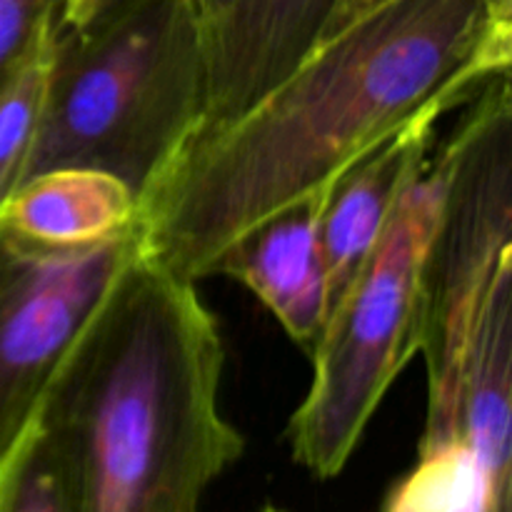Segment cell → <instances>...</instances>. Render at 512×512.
<instances>
[{
	"instance_id": "obj_10",
	"label": "cell",
	"mask_w": 512,
	"mask_h": 512,
	"mask_svg": "<svg viewBox=\"0 0 512 512\" xmlns=\"http://www.w3.org/2000/svg\"><path fill=\"white\" fill-rule=\"evenodd\" d=\"M140 218V200L130 185L95 168L43 170L0 205L5 228L50 248L103 243Z\"/></svg>"
},
{
	"instance_id": "obj_15",
	"label": "cell",
	"mask_w": 512,
	"mask_h": 512,
	"mask_svg": "<svg viewBox=\"0 0 512 512\" xmlns=\"http://www.w3.org/2000/svg\"><path fill=\"white\" fill-rule=\"evenodd\" d=\"M193 3L195 8L200 10V15H203V23H210V20L218 18L220 13H225L235 0H193Z\"/></svg>"
},
{
	"instance_id": "obj_11",
	"label": "cell",
	"mask_w": 512,
	"mask_h": 512,
	"mask_svg": "<svg viewBox=\"0 0 512 512\" xmlns=\"http://www.w3.org/2000/svg\"><path fill=\"white\" fill-rule=\"evenodd\" d=\"M53 23L0 83V205L23 183L43 125L53 58Z\"/></svg>"
},
{
	"instance_id": "obj_9",
	"label": "cell",
	"mask_w": 512,
	"mask_h": 512,
	"mask_svg": "<svg viewBox=\"0 0 512 512\" xmlns=\"http://www.w3.org/2000/svg\"><path fill=\"white\" fill-rule=\"evenodd\" d=\"M445 113L448 110L433 108L415 115L390 138L360 155L330 185L320 220L328 318L388 228L400 195L428 165L435 125Z\"/></svg>"
},
{
	"instance_id": "obj_1",
	"label": "cell",
	"mask_w": 512,
	"mask_h": 512,
	"mask_svg": "<svg viewBox=\"0 0 512 512\" xmlns=\"http://www.w3.org/2000/svg\"><path fill=\"white\" fill-rule=\"evenodd\" d=\"M510 60L512 20L488 0H388L180 150L140 205L148 255L190 283L210 278L253 225L333 183L415 115L468 103Z\"/></svg>"
},
{
	"instance_id": "obj_7",
	"label": "cell",
	"mask_w": 512,
	"mask_h": 512,
	"mask_svg": "<svg viewBox=\"0 0 512 512\" xmlns=\"http://www.w3.org/2000/svg\"><path fill=\"white\" fill-rule=\"evenodd\" d=\"M335 3L235 0L205 23V98L190 140L230 125L288 78L320 43Z\"/></svg>"
},
{
	"instance_id": "obj_5",
	"label": "cell",
	"mask_w": 512,
	"mask_h": 512,
	"mask_svg": "<svg viewBox=\"0 0 512 512\" xmlns=\"http://www.w3.org/2000/svg\"><path fill=\"white\" fill-rule=\"evenodd\" d=\"M443 198L438 153L400 195L388 228L310 353L313 383L290 418L288 443L295 463L315 478L343 473L390 385L418 355L425 268Z\"/></svg>"
},
{
	"instance_id": "obj_13",
	"label": "cell",
	"mask_w": 512,
	"mask_h": 512,
	"mask_svg": "<svg viewBox=\"0 0 512 512\" xmlns=\"http://www.w3.org/2000/svg\"><path fill=\"white\" fill-rule=\"evenodd\" d=\"M60 0H0V83L55 20Z\"/></svg>"
},
{
	"instance_id": "obj_6",
	"label": "cell",
	"mask_w": 512,
	"mask_h": 512,
	"mask_svg": "<svg viewBox=\"0 0 512 512\" xmlns=\"http://www.w3.org/2000/svg\"><path fill=\"white\" fill-rule=\"evenodd\" d=\"M148 253L145 220L83 248H50L0 223V460L120 275Z\"/></svg>"
},
{
	"instance_id": "obj_4",
	"label": "cell",
	"mask_w": 512,
	"mask_h": 512,
	"mask_svg": "<svg viewBox=\"0 0 512 512\" xmlns=\"http://www.w3.org/2000/svg\"><path fill=\"white\" fill-rule=\"evenodd\" d=\"M418 353L428 410L418 453L468 445L512 478V158L460 145L425 268Z\"/></svg>"
},
{
	"instance_id": "obj_14",
	"label": "cell",
	"mask_w": 512,
	"mask_h": 512,
	"mask_svg": "<svg viewBox=\"0 0 512 512\" xmlns=\"http://www.w3.org/2000/svg\"><path fill=\"white\" fill-rule=\"evenodd\" d=\"M383 3H388V0H338L333 13H330V20L328 25H325V33L323 38H320V43H323L325 38H333L335 33L345 30L348 25H353L355 20H360L363 15L373 13V10L380 8Z\"/></svg>"
},
{
	"instance_id": "obj_3",
	"label": "cell",
	"mask_w": 512,
	"mask_h": 512,
	"mask_svg": "<svg viewBox=\"0 0 512 512\" xmlns=\"http://www.w3.org/2000/svg\"><path fill=\"white\" fill-rule=\"evenodd\" d=\"M203 98L205 23L193 0H60L48 103L23 180L95 168L143 205L198 128Z\"/></svg>"
},
{
	"instance_id": "obj_12",
	"label": "cell",
	"mask_w": 512,
	"mask_h": 512,
	"mask_svg": "<svg viewBox=\"0 0 512 512\" xmlns=\"http://www.w3.org/2000/svg\"><path fill=\"white\" fill-rule=\"evenodd\" d=\"M0 512H78L68 465L38 413L0 460Z\"/></svg>"
},
{
	"instance_id": "obj_8",
	"label": "cell",
	"mask_w": 512,
	"mask_h": 512,
	"mask_svg": "<svg viewBox=\"0 0 512 512\" xmlns=\"http://www.w3.org/2000/svg\"><path fill=\"white\" fill-rule=\"evenodd\" d=\"M330 185L285 205L240 235L215 275L238 280L278 318L285 333L313 353L328 320L320 220Z\"/></svg>"
},
{
	"instance_id": "obj_2",
	"label": "cell",
	"mask_w": 512,
	"mask_h": 512,
	"mask_svg": "<svg viewBox=\"0 0 512 512\" xmlns=\"http://www.w3.org/2000/svg\"><path fill=\"white\" fill-rule=\"evenodd\" d=\"M223 368V333L195 283L140 255L38 408L78 512H203L245 450L220 408Z\"/></svg>"
},
{
	"instance_id": "obj_16",
	"label": "cell",
	"mask_w": 512,
	"mask_h": 512,
	"mask_svg": "<svg viewBox=\"0 0 512 512\" xmlns=\"http://www.w3.org/2000/svg\"><path fill=\"white\" fill-rule=\"evenodd\" d=\"M258 512H288V510L278 508V505H265V508H260Z\"/></svg>"
}]
</instances>
